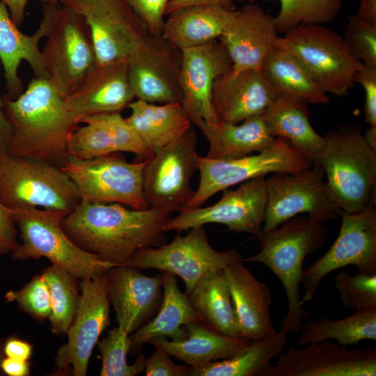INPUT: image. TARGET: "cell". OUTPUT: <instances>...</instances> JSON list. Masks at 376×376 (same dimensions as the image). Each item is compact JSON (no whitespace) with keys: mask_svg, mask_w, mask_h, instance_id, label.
Listing matches in <instances>:
<instances>
[{"mask_svg":"<svg viewBox=\"0 0 376 376\" xmlns=\"http://www.w3.org/2000/svg\"><path fill=\"white\" fill-rule=\"evenodd\" d=\"M8 8L12 19L19 26L25 15L28 0H1Z\"/></svg>","mask_w":376,"mask_h":376,"instance_id":"52","label":"cell"},{"mask_svg":"<svg viewBox=\"0 0 376 376\" xmlns=\"http://www.w3.org/2000/svg\"><path fill=\"white\" fill-rule=\"evenodd\" d=\"M128 108L131 113L127 121L153 154L182 136L192 125L180 102L157 105L136 100Z\"/></svg>","mask_w":376,"mask_h":376,"instance_id":"33","label":"cell"},{"mask_svg":"<svg viewBox=\"0 0 376 376\" xmlns=\"http://www.w3.org/2000/svg\"><path fill=\"white\" fill-rule=\"evenodd\" d=\"M235 308L241 336L251 340L269 337L276 330L270 315L272 304L268 285L236 262L223 270Z\"/></svg>","mask_w":376,"mask_h":376,"instance_id":"27","label":"cell"},{"mask_svg":"<svg viewBox=\"0 0 376 376\" xmlns=\"http://www.w3.org/2000/svg\"><path fill=\"white\" fill-rule=\"evenodd\" d=\"M3 351L6 357L28 361L31 357L32 346L26 341L10 338L4 343Z\"/></svg>","mask_w":376,"mask_h":376,"instance_id":"48","label":"cell"},{"mask_svg":"<svg viewBox=\"0 0 376 376\" xmlns=\"http://www.w3.org/2000/svg\"><path fill=\"white\" fill-rule=\"evenodd\" d=\"M261 71L279 94L308 104L329 102L300 62L288 52L275 47L265 58Z\"/></svg>","mask_w":376,"mask_h":376,"instance_id":"36","label":"cell"},{"mask_svg":"<svg viewBox=\"0 0 376 376\" xmlns=\"http://www.w3.org/2000/svg\"><path fill=\"white\" fill-rule=\"evenodd\" d=\"M354 82L359 84L365 93V120L376 127V66L365 65L357 72Z\"/></svg>","mask_w":376,"mask_h":376,"instance_id":"46","label":"cell"},{"mask_svg":"<svg viewBox=\"0 0 376 376\" xmlns=\"http://www.w3.org/2000/svg\"><path fill=\"white\" fill-rule=\"evenodd\" d=\"M202 4L216 5L228 10H235L233 0H169L165 15H168L173 11L185 6Z\"/></svg>","mask_w":376,"mask_h":376,"instance_id":"49","label":"cell"},{"mask_svg":"<svg viewBox=\"0 0 376 376\" xmlns=\"http://www.w3.org/2000/svg\"><path fill=\"white\" fill-rule=\"evenodd\" d=\"M328 228L324 222L296 216L281 226L261 230L257 235L260 249L243 262L265 265L280 281L287 298L288 310L280 330L288 335L299 333L308 312L300 304V284L306 257L324 245Z\"/></svg>","mask_w":376,"mask_h":376,"instance_id":"3","label":"cell"},{"mask_svg":"<svg viewBox=\"0 0 376 376\" xmlns=\"http://www.w3.org/2000/svg\"><path fill=\"white\" fill-rule=\"evenodd\" d=\"M187 295L206 325L221 334L242 337L223 271L205 276Z\"/></svg>","mask_w":376,"mask_h":376,"instance_id":"34","label":"cell"},{"mask_svg":"<svg viewBox=\"0 0 376 376\" xmlns=\"http://www.w3.org/2000/svg\"><path fill=\"white\" fill-rule=\"evenodd\" d=\"M109 280L107 272L82 279L77 310L55 357L58 369L72 368L75 376H85L93 350L109 324Z\"/></svg>","mask_w":376,"mask_h":376,"instance_id":"17","label":"cell"},{"mask_svg":"<svg viewBox=\"0 0 376 376\" xmlns=\"http://www.w3.org/2000/svg\"><path fill=\"white\" fill-rule=\"evenodd\" d=\"M278 33L275 17L249 3L235 10L219 40L229 55L233 71L261 70L265 58L276 47Z\"/></svg>","mask_w":376,"mask_h":376,"instance_id":"22","label":"cell"},{"mask_svg":"<svg viewBox=\"0 0 376 376\" xmlns=\"http://www.w3.org/2000/svg\"><path fill=\"white\" fill-rule=\"evenodd\" d=\"M280 3L275 21L279 33H283L302 24L331 22L343 6V0H280Z\"/></svg>","mask_w":376,"mask_h":376,"instance_id":"39","label":"cell"},{"mask_svg":"<svg viewBox=\"0 0 376 376\" xmlns=\"http://www.w3.org/2000/svg\"><path fill=\"white\" fill-rule=\"evenodd\" d=\"M196 144L191 125L148 159L143 172V193L149 207L171 214L184 210L194 194L190 181L198 168Z\"/></svg>","mask_w":376,"mask_h":376,"instance_id":"15","label":"cell"},{"mask_svg":"<svg viewBox=\"0 0 376 376\" xmlns=\"http://www.w3.org/2000/svg\"><path fill=\"white\" fill-rule=\"evenodd\" d=\"M315 162L322 166L326 185L342 210L361 211L375 204L376 150L365 141L359 125H343L324 136Z\"/></svg>","mask_w":376,"mask_h":376,"instance_id":"4","label":"cell"},{"mask_svg":"<svg viewBox=\"0 0 376 376\" xmlns=\"http://www.w3.org/2000/svg\"><path fill=\"white\" fill-rule=\"evenodd\" d=\"M290 346L260 376H375L376 350L350 349L328 340Z\"/></svg>","mask_w":376,"mask_h":376,"instance_id":"18","label":"cell"},{"mask_svg":"<svg viewBox=\"0 0 376 376\" xmlns=\"http://www.w3.org/2000/svg\"><path fill=\"white\" fill-rule=\"evenodd\" d=\"M152 354L146 358V376H191L192 368L179 365L171 361L170 356L162 348L155 347Z\"/></svg>","mask_w":376,"mask_h":376,"instance_id":"45","label":"cell"},{"mask_svg":"<svg viewBox=\"0 0 376 376\" xmlns=\"http://www.w3.org/2000/svg\"><path fill=\"white\" fill-rule=\"evenodd\" d=\"M366 143L376 150V127L370 126L363 134Z\"/></svg>","mask_w":376,"mask_h":376,"instance_id":"54","label":"cell"},{"mask_svg":"<svg viewBox=\"0 0 376 376\" xmlns=\"http://www.w3.org/2000/svg\"><path fill=\"white\" fill-rule=\"evenodd\" d=\"M70 136L69 155L81 159L102 157L118 152L136 155L135 162L145 161L153 153L120 113L87 116Z\"/></svg>","mask_w":376,"mask_h":376,"instance_id":"25","label":"cell"},{"mask_svg":"<svg viewBox=\"0 0 376 376\" xmlns=\"http://www.w3.org/2000/svg\"><path fill=\"white\" fill-rule=\"evenodd\" d=\"M171 215L152 207L129 209L120 203H93L81 199L63 218L61 226L80 248L120 265L143 249L165 244L163 226Z\"/></svg>","mask_w":376,"mask_h":376,"instance_id":"1","label":"cell"},{"mask_svg":"<svg viewBox=\"0 0 376 376\" xmlns=\"http://www.w3.org/2000/svg\"><path fill=\"white\" fill-rule=\"evenodd\" d=\"M109 299L116 312L118 326L131 334L157 313L163 297L164 272L155 276L139 269L120 265L107 272Z\"/></svg>","mask_w":376,"mask_h":376,"instance_id":"23","label":"cell"},{"mask_svg":"<svg viewBox=\"0 0 376 376\" xmlns=\"http://www.w3.org/2000/svg\"><path fill=\"white\" fill-rule=\"evenodd\" d=\"M181 104L192 124L219 120L212 104L216 79L232 68L229 55L219 40L181 50Z\"/></svg>","mask_w":376,"mask_h":376,"instance_id":"19","label":"cell"},{"mask_svg":"<svg viewBox=\"0 0 376 376\" xmlns=\"http://www.w3.org/2000/svg\"><path fill=\"white\" fill-rule=\"evenodd\" d=\"M0 368L9 376H27L30 374V367L27 361L6 357L1 360Z\"/></svg>","mask_w":376,"mask_h":376,"instance_id":"50","label":"cell"},{"mask_svg":"<svg viewBox=\"0 0 376 376\" xmlns=\"http://www.w3.org/2000/svg\"><path fill=\"white\" fill-rule=\"evenodd\" d=\"M39 1L43 4V3H58V2L62 3L68 0H39Z\"/></svg>","mask_w":376,"mask_h":376,"instance_id":"55","label":"cell"},{"mask_svg":"<svg viewBox=\"0 0 376 376\" xmlns=\"http://www.w3.org/2000/svg\"><path fill=\"white\" fill-rule=\"evenodd\" d=\"M189 230L185 235L175 236L169 244L137 251L123 265L178 276L183 280L188 295L205 276L242 261L240 253L235 249L218 251L212 248L204 226Z\"/></svg>","mask_w":376,"mask_h":376,"instance_id":"9","label":"cell"},{"mask_svg":"<svg viewBox=\"0 0 376 376\" xmlns=\"http://www.w3.org/2000/svg\"><path fill=\"white\" fill-rule=\"evenodd\" d=\"M341 226L330 249L304 269V292L300 304L311 301L324 278L348 265L359 272L376 273V210L370 204L359 212L349 213L340 210Z\"/></svg>","mask_w":376,"mask_h":376,"instance_id":"13","label":"cell"},{"mask_svg":"<svg viewBox=\"0 0 376 376\" xmlns=\"http://www.w3.org/2000/svg\"><path fill=\"white\" fill-rule=\"evenodd\" d=\"M318 162L301 173H274L266 178L267 207L262 230L275 228L299 214L324 222L338 217L340 210L324 182Z\"/></svg>","mask_w":376,"mask_h":376,"instance_id":"14","label":"cell"},{"mask_svg":"<svg viewBox=\"0 0 376 376\" xmlns=\"http://www.w3.org/2000/svg\"><path fill=\"white\" fill-rule=\"evenodd\" d=\"M234 11L208 4L180 8L168 15L162 35L180 50L202 45L220 38Z\"/></svg>","mask_w":376,"mask_h":376,"instance_id":"31","label":"cell"},{"mask_svg":"<svg viewBox=\"0 0 376 376\" xmlns=\"http://www.w3.org/2000/svg\"><path fill=\"white\" fill-rule=\"evenodd\" d=\"M181 50L162 34L152 35L146 46L128 60L134 97L150 103H181Z\"/></svg>","mask_w":376,"mask_h":376,"instance_id":"20","label":"cell"},{"mask_svg":"<svg viewBox=\"0 0 376 376\" xmlns=\"http://www.w3.org/2000/svg\"><path fill=\"white\" fill-rule=\"evenodd\" d=\"M334 287L345 307L355 311L376 309V273L357 272L354 275L340 271Z\"/></svg>","mask_w":376,"mask_h":376,"instance_id":"41","label":"cell"},{"mask_svg":"<svg viewBox=\"0 0 376 376\" xmlns=\"http://www.w3.org/2000/svg\"><path fill=\"white\" fill-rule=\"evenodd\" d=\"M11 127L8 152L61 168L68 157L70 136L80 122L65 106L52 84L34 77L15 99H2Z\"/></svg>","mask_w":376,"mask_h":376,"instance_id":"2","label":"cell"},{"mask_svg":"<svg viewBox=\"0 0 376 376\" xmlns=\"http://www.w3.org/2000/svg\"><path fill=\"white\" fill-rule=\"evenodd\" d=\"M263 116L274 137L285 139L309 162H315L324 138L311 125L307 103L279 93Z\"/></svg>","mask_w":376,"mask_h":376,"instance_id":"32","label":"cell"},{"mask_svg":"<svg viewBox=\"0 0 376 376\" xmlns=\"http://www.w3.org/2000/svg\"><path fill=\"white\" fill-rule=\"evenodd\" d=\"M10 139V125L3 111L2 99L0 98V150L8 151Z\"/></svg>","mask_w":376,"mask_h":376,"instance_id":"51","label":"cell"},{"mask_svg":"<svg viewBox=\"0 0 376 376\" xmlns=\"http://www.w3.org/2000/svg\"><path fill=\"white\" fill-rule=\"evenodd\" d=\"M287 336L279 330L269 337L251 340L228 358L191 367V376H260L284 351Z\"/></svg>","mask_w":376,"mask_h":376,"instance_id":"35","label":"cell"},{"mask_svg":"<svg viewBox=\"0 0 376 376\" xmlns=\"http://www.w3.org/2000/svg\"><path fill=\"white\" fill-rule=\"evenodd\" d=\"M278 95L261 70L231 68L216 79L212 104L219 120L237 124L263 114Z\"/></svg>","mask_w":376,"mask_h":376,"instance_id":"26","label":"cell"},{"mask_svg":"<svg viewBox=\"0 0 376 376\" xmlns=\"http://www.w3.org/2000/svg\"><path fill=\"white\" fill-rule=\"evenodd\" d=\"M276 47L296 58L324 93L338 97L354 86L363 65L342 36L321 24H302L288 31L278 37Z\"/></svg>","mask_w":376,"mask_h":376,"instance_id":"6","label":"cell"},{"mask_svg":"<svg viewBox=\"0 0 376 376\" xmlns=\"http://www.w3.org/2000/svg\"><path fill=\"white\" fill-rule=\"evenodd\" d=\"M62 3L75 9L87 22L97 64L128 61L154 35L124 0H68Z\"/></svg>","mask_w":376,"mask_h":376,"instance_id":"12","label":"cell"},{"mask_svg":"<svg viewBox=\"0 0 376 376\" xmlns=\"http://www.w3.org/2000/svg\"><path fill=\"white\" fill-rule=\"evenodd\" d=\"M130 335L118 326L109 331L107 336L97 342L102 358L100 375L135 376L144 372L145 354H139L132 365L127 363V356L132 347Z\"/></svg>","mask_w":376,"mask_h":376,"instance_id":"40","label":"cell"},{"mask_svg":"<svg viewBox=\"0 0 376 376\" xmlns=\"http://www.w3.org/2000/svg\"><path fill=\"white\" fill-rule=\"evenodd\" d=\"M21 242L10 253L13 260L45 257L77 279L102 275L116 265L77 246L64 232L63 211L25 206L13 210Z\"/></svg>","mask_w":376,"mask_h":376,"instance_id":"5","label":"cell"},{"mask_svg":"<svg viewBox=\"0 0 376 376\" xmlns=\"http://www.w3.org/2000/svg\"><path fill=\"white\" fill-rule=\"evenodd\" d=\"M353 55L365 65L376 66V24L350 16L342 36Z\"/></svg>","mask_w":376,"mask_h":376,"instance_id":"42","label":"cell"},{"mask_svg":"<svg viewBox=\"0 0 376 376\" xmlns=\"http://www.w3.org/2000/svg\"><path fill=\"white\" fill-rule=\"evenodd\" d=\"M241 123L202 121L196 125L208 141L205 157L213 159L241 158L266 148L276 139L272 135L263 114Z\"/></svg>","mask_w":376,"mask_h":376,"instance_id":"29","label":"cell"},{"mask_svg":"<svg viewBox=\"0 0 376 376\" xmlns=\"http://www.w3.org/2000/svg\"><path fill=\"white\" fill-rule=\"evenodd\" d=\"M13 212L0 202V256L11 253L18 244Z\"/></svg>","mask_w":376,"mask_h":376,"instance_id":"47","label":"cell"},{"mask_svg":"<svg viewBox=\"0 0 376 376\" xmlns=\"http://www.w3.org/2000/svg\"><path fill=\"white\" fill-rule=\"evenodd\" d=\"M42 275L50 295L51 313L48 318L51 330L56 335L66 334L79 301L80 288L77 278L54 264L47 267Z\"/></svg>","mask_w":376,"mask_h":376,"instance_id":"38","label":"cell"},{"mask_svg":"<svg viewBox=\"0 0 376 376\" xmlns=\"http://www.w3.org/2000/svg\"><path fill=\"white\" fill-rule=\"evenodd\" d=\"M185 338L179 340L158 337L148 343L162 348L170 357L184 361L192 368L205 366L213 361L233 356L251 340L221 334L203 322H191L184 326Z\"/></svg>","mask_w":376,"mask_h":376,"instance_id":"28","label":"cell"},{"mask_svg":"<svg viewBox=\"0 0 376 376\" xmlns=\"http://www.w3.org/2000/svg\"><path fill=\"white\" fill-rule=\"evenodd\" d=\"M63 4L53 19L42 54L47 79L64 98L96 64V55L85 19Z\"/></svg>","mask_w":376,"mask_h":376,"instance_id":"10","label":"cell"},{"mask_svg":"<svg viewBox=\"0 0 376 376\" xmlns=\"http://www.w3.org/2000/svg\"><path fill=\"white\" fill-rule=\"evenodd\" d=\"M239 1H247V2H249V3H253V2L255 1L256 0H239Z\"/></svg>","mask_w":376,"mask_h":376,"instance_id":"56","label":"cell"},{"mask_svg":"<svg viewBox=\"0 0 376 376\" xmlns=\"http://www.w3.org/2000/svg\"><path fill=\"white\" fill-rule=\"evenodd\" d=\"M8 301H15L22 311L35 318H48L51 313L49 291L42 274L37 275L18 290L8 291Z\"/></svg>","mask_w":376,"mask_h":376,"instance_id":"43","label":"cell"},{"mask_svg":"<svg viewBox=\"0 0 376 376\" xmlns=\"http://www.w3.org/2000/svg\"><path fill=\"white\" fill-rule=\"evenodd\" d=\"M200 180L182 212L202 207L210 197L235 185L269 173L296 174L312 164L285 139L276 137L266 148L241 158L213 159L197 155Z\"/></svg>","mask_w":376,"mask_h":376,"instance_id":"8","label":"cell"},{"mask_svg":"<svg viewBox=\"0 0 376 376\" xmlns=\"http://www.w3.org/2000/svg\"><path fill=\"white\" fill-rule=\"evenodd\" d=\"M80 201L76 186L61 168L0 150V202L8 208L31 206L68 214Z\"/></svg>","mask_w":376,"mask_h":376,"instance_id":"7","label":"cell"},{"mask_svg":"<svg viewBox=\"0 0 376 376\" xmlns=\"http://www.w3.org/2000/svg\"><path fill=\"white\" fill-rule=\"evenodd\" d=\"M148 160L129 163L115 153L88 159L69 155L61 169L73 182L81 200L146 210L149 206L143 193V172Z\"/></svg>","mask_w":376,"mask_h":376,"instance_id":"11","label":"cell"},{"mask_svg":"<svg viewBox=\"0 0 376 376\" xmlns=\"http://www.w3.org/2000/svg\"><path fill=\"white\" fill-rule=\"evenodd\" d=\"M58 7V3H43L39 27L33 35L29 36L18 29L6 6L0 0V60L8 98L15 99L22 93V81L18 75V68L22 61L29 63L35 77L47 79L39 43L47 36Z\"/></svg>","mask_w":376,"mask_h":376,"instance_id":"24","label":"cell"},{"mask_svg":"<svg viewBox=\"0 0 376 376\" xmlns=\"http://www.w3.org/2000/svg\"><path fill=\"white\" fill-rule=\"evenodd\" d=\"M265 175L242 182L235 189H224L215 204L179 212L163 226L164 233L187 230L207 224H220L227 230L258 235L262 230L267 207Z\"/></svg>","mask_w":376,"mask_h":376,"instance_id":"16","label":"cell"},{"mask_svg":"<svg viewBox=\"0 0 376 376\" xmlns=\"http://www.w3.org/2000/svg\"><path fill=\"white\" fill-rule=\"evenodd\" d=\"M143 19L154 35L162 33L169 0H124Z\"/></svg>","mask_w":376,"mask_h":376,"instance_id":"44","label":"cell"},{"mask_svg":"<svg viewBox=\"0 0 376 376\" xmlns=\"http://www.w3.org/2000/svg\"><path fill=\"white\" fill-rule=\"evenodd\" d=\"M1 359H2L1 358V354H0V362H1Z\"/></svg>","mask_w":376,"mask_h":376,"instance_id":"57","label":"cell"},{"mask_svg":"<svg viewBox=\"0 0 376 376\" xmlns=\"http://www.w3.org/2000/svg\"><path fill=\"white\" fill-rule=\"evenodd\" d=\"M356 15L376 24V0H359V10Z\"/></svg>","mask_w":376,"mask_h":376,"instance_id":"53","label":"cell"},{"mask_svg":"<svg viewBox=\"0 0 376 376\" xmlns=\"http://www.w3.org/2000/svg\"><path fill=\"white\" fill-rule=\"evenodd\" d=\"M295 345L336 340L343 346L356 345L364 340H376V309L355 311L346 318L332 320L325 315L301 324Z\"/></svg>","mask_w":376,"mask_h":376,"instance_id":"37","label":"cell"},{"mask_svg":"<svg viewBox=\"0 0 376 376\" xmlns=\"http://www.w3.org/2000/svg\"><path fill=\"white\" fill-rule=\"evenodd\" d=\"M135 98L128 61L95 64L65 97L66 109L81 123L87 116L120 113Z\"/></svg>","mask_w":376,"mask_h":376,"instance_id":"21","label":"cell"},{"mask_svg":"<svg viewBox=\"0 0 376 376\" xmlns=\"http://www.w3.org/2000/svg\"><path fill=\"white\" fill-rule=\"evenodd\" d=\"M191 322H203L188 295L182 292L174 274L164 272L163 297L155 316L130 335L133 351L136 352L151 340L166 337L179 340L187 332L184 326Z\"/></svg>","mask_w":376,"mask_h":376,"instance_id":"30","label":"cell"}]
</instances>
